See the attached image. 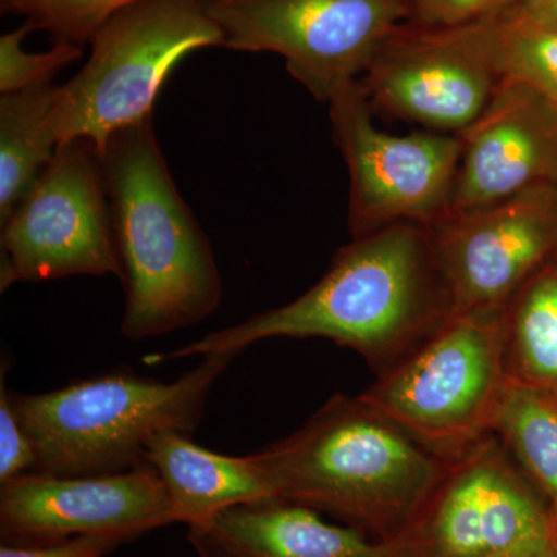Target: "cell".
Returning <instances> with one entry per match:
<instances>
[{"mask_svg":"<svg viewBox=\"0 0 557 557\" xmlns=\"http://www.w3.org/2000/svg\"><path fill=\"white\" fill-rule=\"evenodd\" d=\"M453 317L431 231L394 223L354 237L327 273L299 298L208 333L153 359L242 351L273 338H322L384 372Z\"/></svg>","mask_w":557,"mask_h":557,"instance_id":"obj_1","label":"cell"},{"mask_svg":"<svg viewBox=\"0 0 557 557\" xmlns=\"http://www.w3.org/2000/svg\"><path fill=\"white\" fill-rule=\"evenodd\" d=\"M277 500L397 541L437 490L448 461L359 397L335 395L288 437L251 456Z\"/></svg>","mask_w":557,"mask_h":557,"instance_id":"obj_2","label":"cell"},{"mask_svg":"<svg viewBox=\"0 0 557 557\" xmlns=\"http://www.w3.org/2000/svg\"><path fill=\"white\" fill-rule=\"evenodd\" d=\"M100 161L126 293L121 335L157 338L211 317L222 300L218 262L180 196L152 115L115 132Z\"/></svg>","mask_w":557,"mask_h":557,"instance_id":"obj_3","label":"cell"},{"mask_svg":"<svg viewBox=\"0 0 557 557\" xmlns=\"http://www.w3.org/2000/svg\"><path fill=\"white\" fill-rule=\"evenodd\" d=\"M239 351H214L172 381L112 372L46 394L11 392V403L35 445V471L102 475L146 465L149 440L166 431L190 435L209 392Z\"/></svg>","mask_w":557,"mask_h":557,"instance_id":"obj_4","label":"cell"},{"mask_svg":"<svg viewBox=\"0 0 557 557\" xmlns=\"http://www.w3.org/2000/svg\"><path fill=\"white\" fill-rule=\"evenodd\" d=\"M83 69L54 90L58 146L89 139L98 153L115 132L152 115L153 102L183 58L225 46L208 0H141L102 22Z\"/></svg>","mask_w":557,"mask_h":557,"instance_id":"obj_5","label":"cell"},{"mask_svg":"<svg viewBox=\"0 0 557 557\" xmlns=\"http://www.w3.org/2000/svg\"><path fill=\"white\" fill-rule=\"evenodd\" d=\"M502 313L453 314L358 397L435 456L460 457L490 434L507 388Z\"/></svg>","mask_w":557,"mask_h":557,"instance_id":"obj_6","label":"cell"},{"mask_svg":"<svg viewBox=\"0 0 557 557\" xmlns=\"http://www.w3.org/2000/svg\"><path fill=\"white\" fill-rule=\"evenodd\" d=\"M0 228L2 293L17 282L121 277L100 153L89 139L58 146Z\"/></svg>","mask_w":557,"mask_h":557,"instance_id":"obj_7","label":"cell"},{"mask_svg":"<svg viewBox=\"0 0 557 557\" xmlns=\"http://www.w3.org/2000/svg\"><path fill=\"white\" fill-rule=\"evenodd\" d=\"M397 541L410 557H557V520L490 432L448 461L426 507Z\"/></svg>","mask_w":557,"mask_h":557,"instance_id":"obj_8","label":"cell"},{"mask_svg":"<svg viewBox=\"0 0 557 557\" xmlns=\"http://www.w3.org/2000/svg\"><path fill=\"white\" fill-rule=\"evenodd\" d=\"M333 139L350 175L348 228L359 237L394 223L434 228L448 218L461 156L458 134L376 129L361 81L329 98Z\"/></svg>","mask_w":557,"mask_h":557,"instance_id":"obj_9","label":"cell"},{"mask_svg":"<svg viewBox=\"0 0 557 557\" xmlns=\"http://www.w3.org/2000/svg\"><path fill=\"white\" fill-rule=\"evenodd\" d=\"M359 81L372 110L426 131L460 134L504 83L496 16L454 28L401 22Z\"/></svg>","mask_w":557,"mask_h":557,"instance_id":"obj_10","label":"cell"},{"mask_svg":"<svg viewBox=\"0 0 557 557\" xmlns=\"http://www.w3.org/2000/svg\"><path fill=\"white\" fill-rule=\"evenodd\" d=\"M225 49L276 53L319 101L358 81L406 21L401 0H208Z\"/></svg>","mask_w":557,"mask_h":557,"instance_id":"obj_11","label":"cell"},{"mask_svg":"<svg viewBox=\"0 0 557 557\" xmlns=\"http://www.w3.org/2000/svg\"><path fill=\"white\" fill-rule=\"evenodd\" d=\"M556 222L555 193L542 186L487 207L450 212L429 230L453 314L502 313L545 265Z\"/></svg>","mask_w":557,"mask_h":557,"instance_id":"obj_12","label":"cell"},{"mask_svg":"<svg viewBox=\"0 0 557 557\" xmlns=\"http://www.w3.org/2000/svg\"><path fill=\"white\" fill-rule=\"evenodd\" d=\"M175 523L166 490L149 465L102 475L33 471L0 485L2 537L50 544L78 536L132 541Z\"/></svg>","mask_w":557,"mask_h":557,"instance_id":"obj_13","label":"cell"},{"mask_svg":"<svg viewBox=\"0 0 557 557\" xmlns=\"http://www.w3.org/2000/svg\"><path fill=\"white\" fill-rule=\"evenodd\" d=\"M458 135L450 212L511 199L557 175V113L523 84L504 79L485 112Z\"/></svg>","mask_w":557,"mask_h":557,"instance_id":"obj_14","label":"cell"},{"mask_svg":"<svg viewBox=\"0 0 557 557\" xmlns=\"http://www.w3.org/2000/svg\"><path fill=\"white\" fill-rule=\"evenodd\" d=\"M200 557H410L399 541H383L350 525L325 522L293 502L237 505L189 528Z\"/></svg>","mask_w":557,"mask_h":557,"instance_id":"obj_15","label":"cell"},{"mask_svg":"<svg viewBox=\"0 0 557 557\" xmlns=\"http://www.w3.org/2000/svg\"><path fill=\"white\" fill-rule=\"evenodd\" d=\"M145 461L166 490L175 523L189 528L205 525L237 505L274 498L251 456L212 453L182 432L150 438Z\"/></svg>","mask_w":557,"mask_h":557,"instance_id":"obj_16","label":"cell"},{"mask_svg":"<svg viewBox=\"0 0 557 557\" xmlns=\"http://www.w3.org/2000/svg\"><path fill=\"white\" fill-rule=\"evenodd\" d=\"M508 381L557 391V270L542 267L512 296L504 313Z\"/></svg>","mask_w":557,"mask_h":557,"instance_id":"obj_17","label":"cell"},{"mask_svg":"<svg viewBox=\"0 0 557 557\" xmlns=\"http://www.w3.org/2000/svg\"><path fill=\"white\" fill-rule=\"evenodd\" d=\"M53 84L0 98V223L49 166L58 149L51 131Z\"/></svg>","mask_w":557,"mask_h":557,"instance_id":"obj_18","label":"cell"},{"mask_svg":"<svg viewBox=\"0 0 557 557\" xmlns=\"http://www.w3.org/2000/svg\"><path fill=\"white\" fill-rule=\"evenodd\" d=\"M491 432L528 482L549 498L557 518V399L552 392L508 381Z\"/></svg>","mask_w":557,"mask_h":557,"instance_id":"obj_19","label":"cell"},{"mask_svg":"<svg viewBox=\"0 0 557 557\" xmlns=\"http://www.w3.org/2000/svg\"><path fill=\"white\" fill-rule=\"evenodd\" d=\"M504 79L523 84L557 113V33L496 16Z\"/></svg>","mask_w":557,"mask_h":557,"instance_id":"obj_20","label":"cell"},{"mask_svg":"<svg viewBox=\"0 0 557 557\" xmlns=\"http://www.w3.org/2000/svg\"><path fill=\"white\" fill-rule=\"evenodd\" d=\"M137 2L141 0H0V10L24 17L33 32H47L54 42L83 47L115 11Z\"/></svg>","mask_w":557,"mask_h":557,"instance_id":"obj_21","label":"cell"},{"mask_svg":"<svg viewBox=\"0 0 557 557\" xmlns=\"http://www.w3.org/2000/svg\"><path fill=\"white\" fill-rule=\"evenodd\" d=\"M33 32L28 24L0 38V94L10 95L50 84L62 69L83 58V47L54 42L44 53H28L24 39Z\"/></svg>","mask_w":557,"mask_h":557,"instance_id":"obj_22","label":"cell"},{"mask_svg":"<svg viewBox=\"0 0 557 557\" xmlns=\"http://www.w3.org/2000/svg\"><path fill=\"white\" fill-rule=\"evenodd\" d=\"M515 0H401L406 21L418 27L454 28L490 20Z\"/></svg>","mask_w":557,"mask_h":557,"instance_id":"obj_23","label":"cell"},{"mask_svg":"<svg viewBox=\"0 0 557 557\" xmlns=\"http://www.w3.org/2000/svg\"><path fill=\"white\" fill-rule=\"evenodd\" d=\"M11 392L3 381L0 386V485L36 469L38 456L27 429L21 423Z\"/></svg>","mask_w":557,"mask_h":557,"instance_id":"obj_24","label":"cell"},{"mask_svg":"<svg viewBox=\"0 0 557 557\" xmlns=\"http://www.w3.org/2000/svg\"><path fill=\"white\" fill-rule=\"evenodd\" d=\"M124 542L113 536H78L50 544H3L0 557H104Z\"/></svg>","mask_w":557,"mask_h":557,"instance_id":"obj_25","label":"cell"},{"mask_svg":"<svg viewBox=\"0 0 557 557\" xmlns=\"http://www.w3.org/2000/svg\"><path fill=\"white\" fill-rule=\"evenodd\" d=\"M497 16L527 27L557 33V0H515Z\"/></svg>","mask_w":557,"mask_h":557,"instance_id":"obj_26","label":"cell"}]
</instances>
